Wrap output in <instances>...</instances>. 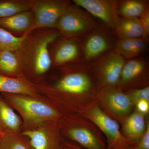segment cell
Wrapping results in <instances>:
<instances>
[{"label":"cell","instance_id":"cell-9","mask_svg":"<svg viewBox=\"0 0 149 149\" xmlns=\"http://www.w3.org/2000/svg\"><path fill=\"white\" fill-rule=\"evenodd\" d=\"M97 100L103 111L120 125L135 109L128 94L116 88L98 91Z\"/></svg>","mask_w":149,"mask_h":149},{"label":"cell","instance_id":"cell-28","mask_svg":"<svg viewBox=\"0 0 149 149\" xmlns=\"http://www.w3.org/2000/svg\"><path fill=\"white\" fill-rule=\"evenodd\" d=\"M135 109L141 114L148 116L149 113V101L141 100L136 102Z\"/></svg>","mask_w":149,"mask_h":149},{"label":"cell","instance_id":"cell-8","mask_svg":"<svg viewBox=\"0 0 149 149\" xmlns=\"http://www.w3.org/2000/svg\"><path fill=\"white\" fill-rule=\"evenodd\" d=\"M125 61L113 50L92 63L98 91L116 88Z\"/></svg>","mask_w":149,"mask_h":149},{"label":"cell","instance_id":"cell-13","mask_svg":"<svg viewBox=\"0 0 149 149\" xmlns=\"http://www.w3.org/2000/svg\"><path fill=\"white\" fill-rule=\"evenodd\" d=\"M44 123L34 128H28L22 133L29 139L34 149H61L63 137L61 135L58 121Z\"/></svg>","mask_w":149,"mask_h":149},{"label":"cell","instance_id":"cell-5","mask_svg":"<svg viewBox=\"0 0 149 149\" xmlns=\"http://www.w3.org/2000/svg\"><path fill=\"white\" fill-rule=\"evenodd\" d=\"M81 115L93 121L102 131L107 149H134L137 143L123 135L120 124L103 111L97 100Z\"/></svg>","mask_w":149,"mask_h":149},{"label":"cell","instance_id":"cell-3","mask_svg":"<svg viewBox=\"0 0 149 149\" xmlns=\"http://www.w3.org/2000/svg\"><path fill=\"white\" fill-rule=\"evenodd\" d=\"M58 123L63 138L86 149H107L105 138L102 131L82 115H63Z\"/></svg>","mask_w":149,"mask_h":149},{"label":"cell","instance_id":"cell-14","mask_svg":"<svg viewBox=\"0 0 149 149\" xmlns=\"http://www.w3.org/2000/svg\"><path fill=\"white\" fill-rule=\"evenodd\" d=\"M72 3L99 19L113 31L120 17L118 12L117 0H72Z\"/></svg>","mask_w":149,"mask_h":149},{"label":"cell","instance_id":"cell-29","mask_svg":"<svg viewBox=\"0 0 149 149\" xmlns=\"http://www.w3.org/2000/svg\"><path fill=\"white\" fill-rule=\"evenodd\" d=\"M140 20L143 28L144 32L147 40H149V9L143 14L140 17Z\"/></svg>","mask_w":149,"mask_h":149},{"label":"cell","instance_id":"cell-19","mask_svg":"<svg viewBox=\"0 0 149 149\" xmlns=\"http://www.w3.org/2000/svg\"><path fill=\"white\" fill-rule=\"evenodd\" d=\"M113 32L118 39L142 38L149 41L146 37L139 18L120 17Z\"/></svg>","mask_w":149,"mask_h":149},{"label":"cell","instance_id":"cell-25","mask_svg":"<svg viewBox=\"0 0 149 149\" xmlns=\"http://www.w3.org/2000/svg\"><path fill=\"white\" fill-rule=\"evenodd\" d=\"M24 35L17 37L0 27V49L16 52L18 50Z\"/></svg>","mask_w":149,"mask_h":149},{"label":"cell","instance_id":"cell-30","mask_svg":"<svg viewBox=\"0 0 149 149\" xmlns=\"http://www.w3.org/2000/svg\"><path fill=\"white\" fill-rule=\"evenodd\" d=\"M61 149H86L79 145L73 143L72 141H68L63 138L61 144Z\"/></svg>","mask_w":149,"mask_h":149},{"label":"cell","instance_id":"cell-23","mask_svg":"<svg viewBox=\"0 0 149 149\" xmlns=\"http://www.w3.org/2000/svg\"><path fill=\"white\" fill-rule=\"evenodd\" d=\"M35 0H0V19L32 10Z\"/></svg>","mask_w":149,"mask_h":149},{"label":"cell","instance_id":"cell-10","mask_svg":"<svg viewBox=\"0 0 149 149\" xmlns=\"http://www.w3.org/2000/svg\"><path fill=\"white\" fill-rule=\"evenodd\" d=\"M68 0H35L32 10L34 22L31 31L39 28H55L60 18L71 3Z\"/></svg>","mask_w":149,"mask_h":149},{"label":"cell","instance_id":"cell-15","mask_svg":"<svg viewBox=\"0 0 149 149\" xmlns=\"http://www.w3.org/2000/svg\"><path fill=\"white\" fill-rule=\"evenodd\" d=\"M34 22V15L32 11H26L0 19V27L14 36L21 37L30 32Z\"/></svg>","mask_w":149,"mask_h":149},{"label":"cell","instance_id":"cell-31","mask_svg":"<svg viewBox=\"0 0 149 149\" xmlns=\"http://www.w3.org/2000/svg\"><path fill=\"white\" fill-rule=\"evenodd\" d=\"M4 133H4V132H3V131L0 130V139H1V137H2L3 136Z\"/></svg>","mask_w":149,"mask_h":149},{"label":"cell","instance_id":"cell-1","mask_svg":"<svg viewBox=\"0 0 149 149\" xmlns=\"http://www.w3.org/2000/svg\"><path fill=\"white\" fill-rule=\"evenodd\" d=\"M51 83L34 84L38 92L48 95L63 115L81 114L97 101L98 88L92 63L82 61L52 68Z\"/></svg>","mask_w":149,"mask_h":149},{"label":"cell","instance_id":"cell-16","mask_svg":"<svg viewBox=\"0 0 149 149\" xmlns=\"http://www.w3.org/2000/svg\"><path fill=\"white\" fill-rule=\"evenodd\" d=\"M32 83L23 77H14L0 74V94H16L40 97Z\"/></svg>","mask_w":149,"mask_h":149},{"label":"cell","instance_id":"cell-17","mask_svg":"<svg viewBox=\"0 0 149 149\" xmlns=\"http://www.w3.org/2000/svg\"><path fill=\"white\" fill-rule=\"evenodd\" d=\"M148 117L134 110L121 124V133L125 138L138 143L143 137Z\"/></svg>","mask_w":149,"mask_h":149},{"label":"cell","instance_id":"cell-11","mask_svg":"<svg viewBox=\"0 0 149 149\" xmlns=\"http://www.w3.org/2000/svg\"><path fill=\"white\" fill-rule=\"evenodd\" d=\"M52 68L83 61V53L80 39L59 37L49 46Z\"/></svg>","mask_w":149,"mask_h":149},{"label":"cell","instance_id":"cell-27","mask_svg":"<svg viewBox=\"0 0 149 149\" xmlns=\"http://www.w3.org/2000/svg\"><path fill=\"white\" fill-rule=\"evenodd\" d=\"M134 149H149V120L148 119L146 131Z\"/></svg>","mask_w":149,"mask_h":149},{"label":"cell","instance_id":"cell-20","mask_svg":"<svg viewBox=\"0 0 149 149\" xmlns=\"http://www.w3.org/2000/svg\"><path fill=\"white\" fill-rule=\"evenodd\" d=\"M22 124L20 118L0 94V130L4 133H19Z\"/></svg>","mask_w":149,"mask_h":149},{"label":"cell","instance_id":"cell-21","mask_svg":"<svg viewBox=\"0 0 149 149\" xmlns=\"http://www.w3.org/2000/svg\"><path fill=\"white\" fill-rule=\"evenodd\" d=\"M0 74L11 77H24L16 52L0 49Z\"/></svg>","mask_w":149,"mask_h":149},{"label":"cell","instance_id":"cell-22","mask_svg":"<svg viewBox=\"0 0 149 149\" xmlns=\"http://www.w3.org/2000/svg\"><path fill=\"white\" fill-rule=\"evenodd\" d=\"M149 1L147 0L118 1V15L121 18H140L149 9Z\"/></svg>","mask_w":149,"mask_h":149},{"label":"cell","instance_id":"cell-4","mask_svg":"<svg viewBox=\"0 0 149 149\" xmlns=\"http://www.w3.org/2000/svg\"><path fill=\"white\" fill-rule=\"evenodd\" d=\"M0 94L12 108L20 113L26 125L32 128L48 121H58L63 116L54 106L45 103L39 97L7 93Z\"/></svg>","mask_w":149,"mask_h":149},{"label":"cell","instance_id":"cell-12","mask_svg":"<svg viewBox=\"0 0 149 149\" xmlns=\"http://www.w3.org/2000/svg\"><path fill=\"white\" fill-rule=\"evenodd\" d=\"M149 86V63L138 57L126 61L116 88L123 92Z\"/></svg>","mask_w":149,"mask_h":149},{"label":"cell","instance_id":"cell-18","mask_svg":"<svg viewBox=\"0 0 149 149\" xmlns=\"http://www.w3.org/2000/svg\"><path fill=\"white\" fill-rule=\"evenodd\" d=\"M148 42L142 38L117 39L113 50L125 60H129L139 57L146 52Z\"/></svg>","mask_w":149,"mask_h":149},{"label":"cell","instance_id":"cell-2","mask_svg":"<svg viewBox=\"0 0 149 149\" xmlns=\"http://www.w3.org/2000/svg\"><path fill=\"white\" fill-rule=\"evenodd\" d=\"M55 28H39L24 35L18 50L22 73L30 83L39 84L52 68L49 46L60 37Z\"/></svg>","mask_w":149,"mask_h":149},{"label":"cell","instance_id":"cell-7","mask_svg":"<svg viewBox=\"0 0 149 149\" xmlns=\"http://www.w3.org/2000/svg\"><path fill=\"white\" fill-rule=\"evenodd\" d=\"M111 30L104 24L101 26L97 24L93 31L80 39L83 61L93 63L114 49L117 39Z\"/></svg>","mask_w":149,"mask_h":149},{"label":"cell","instance_id":"cell-26","mask_svg":"<svg viewBox=\"0 0 149 149\" xmlns=\"http://www.w3.org/2000/svg\"><path fill=\"white\" fill-rule=\"evenodd\" d=\"M130 97L135 105L141 100L149 101V86L125 92Z\"/></svg>","mask_w":149,"mask_h":149},{"label":"cell","instance_id":"cell-24","mask_svg":"<svg viewBox=\"0 0 149 149\" xmlns=\"http://www.w3.org/2000/svg\"><path fill=\"white\" fill-rule=\"evenodd\" d=\"M0 149H34L25 136L19 133H7L0 139Z\"/></svg>","mask_w":149,"mask_h":149},{"label":"cell","instance_id":"cell-6","mask_svg":"<svg viewBox=\"0 0 149 149\" xmlns=\"http://www.w3.org/2000/svg\"><path fill=\"white\" fill-rule=\"evenodd\" d=\"M97 24L89 13L72 2L59 19L55 29L61 37L80 39L93 31Z\"/></svg>","mask_w":149,"mask_h":149}]
</instances>
